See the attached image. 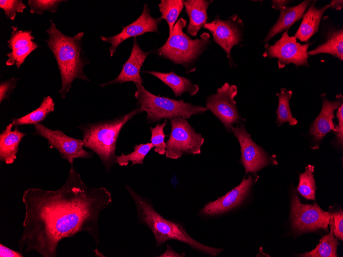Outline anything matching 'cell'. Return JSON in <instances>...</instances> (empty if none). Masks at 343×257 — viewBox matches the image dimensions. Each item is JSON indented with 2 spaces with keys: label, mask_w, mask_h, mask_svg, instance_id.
<instances>
[{
  "label": "cell",
  "mask_w": 343,
  "mask_h": 257,
  "mask_svg": "<svg viewBox=\"0 0 343 257\" xmlns=\"http://www.w3.org/2000/svg\"><path fill=\"white\" fill-rule=\"evenodd\" d=\"M25 213L17 243L21 252L34 251L43 257H55L60 242L79 232L100 243L99 220L112 202L106 188H90L73 166L65 184L56 190L29 188L22 196Z\"/></svg>",
  "instance_id": "6da1fadb"
},
{
  "label": "cell",
  "mask_w": 343,
  "mask_h": 257,
  "mask_svg": "<svg viewBox=\"0 0 343 257\" xmlns=\"http://www.w3.org/2000/svg\"><path fill=\"white\" fill-rule=\"evenodd\" d=\"M46 32L48 39L45 40L57 62L61 77V97L64 99L75 79L89 81L84 72V67L89 62L82 54L83 32L70 37L59 30L52 21Z\"/></svg>",
  "instance_id": "7a4b0ae2"
},
{
  "label": "cell",
  "mask_w": 343,
  "mask_h": 257,
  "mask_svg": "<svg viewBox=\"0 0 343 257\" xmlns=\"http://www.w3.org/2000/svg\"><path fill=\"white\" fill-rule=\"evenodd\" d=\"M125 188L135 205L139 223L145 225L150 229L157 246H161L168 240H175L212 256H216L223 250V249L209 247L197 242L187 233L181 224L166 219L160 214L147 198L127 185Z\"/></svg>",
  "instance_id": "3957f363"
},
{
  "label": "cell",
  "mask_w": 343,
  "mask_h": 257,
  "mask_svg": "<svg viewBox=\"0 0 343 257\" xmlns=\"http://www.w3.org/2000/svg\"><path fill=\"white\" fill-rule=\"evenodd\" d=\"M143 110L138 107L128 113L106 121L80 126L84 146L91 149L100 159L106 171L116 162V148L123 126Z\"/></svg>",
  "instance_id": "277c9868"
},
{
  "label": "cell",
  "mask_w": 343,
  "mask_h": 257,
  "mask_svg": "<svg viewBox=\"0 0 343 257\" xmlns=\"http://www.w3.org/2000/svg\"><path fill=\"white\" fill-rule=\"evenodd\" d=\"M186 22L182 17L178 19L166 42L156 50V53L175 64L183 66L187 74L196 70L195 63L208 49L211 40L209 34L206 32L202 33L199 38L191 39L183 31Z\"/></svg>",
  "instance_id": "5b68a950"
},
{
  "label": "cell",
  "mask_w": 343,
  "mask_h": 257,
  "mask_svg": "<svg viewBox=\"0 0 343 257\" xmlns=\"http://www.w3.org/2000/svg\"><path fill=\"white\" fill-rule=\"evenodd\" d=\"M137 90L135 97L139 107L146 112L147 122L149 124L162 119H170L180 116L188 119L195 114L204 113L206 107L186 103L183 100H176L155 95L147 90L140 84H135Z\"/></svg>",
  "instance_id": "8992f818"
},
{
  "label": "cell",
  "mask_w": 343,
  "mask_h": 257,
  "mask_svg": "<svg viewBox=\"0 0 343 257\" xmlns=\"http://www.w3.org/2000/svg\"><path fill=\"white\" fill-rule=\"evenodd\" d=\"M171 130L167 141L165 155L171 159H178L186 154H200L204 139L188 122L182 117L169 119Z\"/></svg>",
  "instance_id": "52a82bcc"
},
{
  "label": "cell",
  "mask_w": 343,
  "mask_h": 257,
  "mask_svg": "<svg viewBox=\"0 0 343 257\" xmlns=\"http://www.w3.org/2000/svg\"><path fill=\"white\" fill-rule=\"evenodd\" d=\"M288 30H285L274 44H265V51L262 56L277 58L279 69H282L291 64L297 68L309 67L308 50L312 42L301 44L294 36H289Z\"/></svg>",
  "instance_id": "ba28073f"
},
{
  "label": "cell",
  "mask_w": 343,
  "mask_h": 257,
  "mask_svg": "<svg viewBox=\"0 0 343 257\" xmlns=\"http://www.w3.org/2000/svg\"><path fill=\"white\" fill-rule=\"evenodd\" d=\"M203 28L212 33L214 42L226 53L230 67H236L237 65L233 60L231 52L234 46H241L243 42L244 25L240 17L236 14H232L225 19L216 16Z\"/></svg>",
  "instance_id": "9c48e42d"
},
{
  "label": "cell",
  "mask_w": 343,
  "mask_h": 257,
  "mask_svg": "<svg viewBox=\"0 0 343 257\" xmlns=\"http://www.w3.org/2000/svg\"><path fill=\"white\" fill-rule=\"evenodd\" d=\"M330 212L325 211L316 204H303L296 192L291 199V218L293 230L297 233L314 231L318 229L327 230Z\"/></svg>",
  "instance_id": "30bf717a"
},
{
  "label": "cell",
  "mask_w": 343,
  "mask_h": 257,
  "mask_svg": "<svg viewBox=\"0 0 343 257\" xmlns=\"http://www.w3.org/2000/svg\"><path fill=\"white\" fill-rule=\"evenodd\" d=\"M238 93L235 85L225 83L216 92L206 96V108L222 123L225 129L231 132L233 125L242 121L234 98Z\"/></svg>",
  "instance_id": "8fae6325"
},
{
  "label": "cell",
  "mask_w": 343,
  "mask_h": 257,
  "mask_svg": "<svg viewBox=\"0 0 343 257\" xmlns=\"http://www.w3.org/2000/svg\"><path fill=\"white\" fill-rule=\"evenodd\" d=\"M34 134L46 139L50 147L57 149L61 157L67 160L71 166H73V162L75 159H90L92 157V152L83 148L82 140L69 136L59 130L50 129L41 123L34 124Z\"/></svg>",
  "instance_id": "7c38bea8"
},
{
  "label": "cell",
  "mask_w": 343,
  "mask_h": 257,
  "mask_svg": "<svg viewBox=\"0 0 343 257\" xmlns=\"http://www.w3.org/2000/svg\"><path fill=\"white\" fill-rule=\"evenodd\" d=\"M231 131L239 143L245 174L256 173L271 163L268 154L252 140L243 124L233 126Z\"/></svg>",
  "instance_id": "4fadbf2b"
},
{
  "label": "cell",
  "mask_w": 343,
  "mask_h": 257,
  "mask_svg": "<svg viewBox=\"0 0 343 257\" xmlns=\"http://www.w3.org/2000/svg\"><path fill=\"white\" fill-rule=\"evenodd\" d=\"M162 21V18H155L150 14V10L146 4L143 6V10L141 15L131 24L122 28V31L110 37L101 36L102 41L111 44L109 53L112 56L118 47L123 42L131 37H136L147 32H157L158 26Z\"/></svg>",
  "instance_id": "5bb4252c"
},
{
  "label": "cell",
  "mask_w": 343,
  "mask_h": 257,
  "mask_svg": "<svg viewBox=\"0 0 343 257\" xmlns=\"http://www.w3.org/2000/svg\"><path fill=\"white\" fill-rule=\"evenodd\" d=\"M321 98L322 101L321 109L309 130V133L313 137L312 141L317 144L321 141L326 134L331 131H335L333 123L334 112L343 104V96L341 94H337L333 101H329L325 93L321 95Z\"/></svg>",
  "instance_id": "9a60e30c"
},
{
  "label": "cell",
  "mask_w": 343,
  "mask_h": 257,
  "mask_svg": "<svg viewBox=\"0 0 343 257\" xmlns=\"http://www.w3.org/2000/svg\"><path fill=\"white\" fill-rule=\"evenodd\" d=\"M252 175L244 177L240 184L216 200L209 202L201 210L204 215L225 213L240 205L248 194L253 183Z\"/></svg>",
  "instance_id": "2e32d148"
},
{
  "label": "cell",
  "mask_w": 343,
  "mask_h": 257,
  "mask_svg": "<svg viewBox=\"0 0 343 257\" xmlns=\"http://www.w3.org/2000/svg\"><path fill=\"white\" fill-rule=\"evenodd\" d=\"M151 51L145 52L140 47L136 37L134 38L133 46L128 59L123 65L121 71L114 80L107 83L100 85L103 87L113 84H121L127 82H133L135 84H142L143 78L140 72L146 57Z\"/></svg>",
  "instance_id": "e0dca14e"
},
{
  "label": "cell",
  "mask_w": 343,
  "mask_h": 257,
  "mask_svg": "<svg viewBox=\"0 0 343 257\" xmlns=\"http://www.w3.org/2000/svg\"><path fill=\"white\" fill-rule=\"evenodd\" d=\"M311 1L306 0L294 6H285L280 10L279 16L275 24L270 28L262 43L265 44L278 33L289 29L302 16Z\"/></svg>",
  "instance_id": "ac0fdd59"
},
{
  "label": "cell",
  "mask_w": 343,
  "mask_h": 257,
  "mask_svg": "<svg viewBox=\"0 0 343 257\" xmlns=\"http://www.w3.org/2000/svg\"><path fill=\"white\" fill-rule=\"evenodd\" d=\"M316 1H311L308 9L302 16V22L294 37L300 42L308 43L311 37L318 30L323 13L331 8L330 4L321 8L315 7Z\"/></svg>",
  "instance_id": "d6986e66"
},
{
  "label": "cell",
  "mask_w": 343,
  "mask_h": 257,
  "mask_svg": "<svg viewBox=\"0 0 343 257\" xmlns=\"http://www.w3.org/2000/svg\"><path fill=\"white\" fill-rule=\"evenodd\" d=\"M11 123L0 134V160L6 164H11L16 159V154L22 139L26 135L17 127L12 130Z\"/></svg>",
  "instance_id": "ffe728a7"
},
{
  "label": "cell",
  "mask_w": 343,
  "mask_h": 257,
  "mask_svg": "<svg viewBox=\"0 0 343 257\" xmlns=\"http://www.w3.org/2000/svg\"><path fill=\"white\" fill-rule=\"evenodd\" d=\"M213 1L186 0L184 1L185 12L189 18L187 33L197 36L200 29L207 23V8Z\"/></svg>",
  "instance_id": "44dd1931"
},
{
  "label": "cell",
  "mask_w": 343,
  "mask_h": 257,
  "mask_svg": "<svg viewBox=\"0 0 343 257\" xmlns=\"http://www.w3.org/2000/svg\"><path fill=\"white\" fill-rule=\"evenodd\" d=\"M159 78L172 90L175 97L181 96L184 93L193 96L197 94L199 90L198 85L185 77L177 75L174 71L164 73L155 71H144Z\"/></svg>",
  "instance_id": "7402d4cb"
},
{
  "label": "cell",
  "mask_w": 343,
  "mask_h": 257,
  "mask_svg": "<svg viewBox=\"0 0 343 257\" xmlns=\"http://www.w3.org/2000/svg\"><path fill=\"white\" fill-rule=\"evenodd\" d=\"M321 53L330 54L339 60H343V29L332 28L326 35L325 40L314 49L308 51L309 56Z\"/></svg>",
  "instance_id": "603a6c76"
},
{
  "label": "cell",
  "mask_w": 343,
  "mask_h": 257,
  "mask_svg": "<svg viewBox=\"0 0 343 257\" xmlns=\"http://www.w3.org/2000/svg\"><path fill=\"white\" fill-rule=\"evenodd\" d=\"M54 103L50 96L44 98L40 106L34 111L26 115L12 119L14 126L34 125L44 121L46 116L54 110Z\"/></svg>",
  "instance_id": "cb8c5ba5"
},
{
  "label": "cell",
  "mask_w": 343,
  "mask_h": 257,
  "mask_svg": "<svg viewBox=\"0 0 343 257\" xmlns=\"http://www.w3.org/2000/svg\"><path fill=\"white\" fill-rule=\"evenodd\" d=\"M293 92L291 90L284 88L280 89L279 92L276 94L278 98L277 109L276 111L277 119L276 123L278 126L288 122L291 126L298 123L297 120L293 116L289 101L292 97Z\"/></svg>",
  "instance_id": "d4e9b609"
},
{
  "label": "cell",
  "mask_w": 343,
  "mask_h": 257,
  "mask_svg": "<svg viewBox=\"0 0 343 257\" xmlns=\"http://www.w3.org/2000/svg\"><path fill=\"white\" fill-rule=\"evenodd\" d=\"M339 243L332 229L330 233L323 236L316 248L312 251L299 254L303 257H337V248Z\"/></svg>",
  "instance_id": "484cf974"
},
{
  "label": "cell",
  "mask_w": 343,
  "mask_h": 257,
  "mask_svg": "<svg viewBox=\"0 0 343 257\" xmlns=\"http://www.w3.org/2000/svg\"><path fill=\"white\" fill-rule=\"evenodd\" d=\"M183 0H162L159 4L161 17L168 26L169 35L172 32L175 23L184 7Z\"/></svg>",
  "instance_id": "4316f807"
},
{
  "label": "cell",
  "mask_w": 343,
  "mask_h": 257,
  "mask_svg": "<svg viewBox=\"0 0 343 257\" xmlns=\"http://www.w3.org/2000/svg\"><path fill=\"white\" fill-rule=\"evenodd\" d=\"M154 148L151 143L136 145L131 153L127 154L122 153L119 156L116 155V162L120 166H127L129 162H132L131 166L136 164L143 165L145 156Z\"/></svg>",
  "instance_id": "83f0119b"
},
{
  "label": "cell",
  "mask_w": 343,
  "mask_h": 257,
  "mask_svg": "<svg viewBox=\"0 0 343 257\" xmlns=\"http://www.w3.org/2000/svg\"><path fill=\"white\" fill-rule=\"evenodd\" d=\"M314 172V166L309 165L306 166L305 171L299 174L297 190L307 200H315L316 187Z\"/></svg>",
  "instance_id": "f1b7e54d"
},
{
  "label": "cell",
  "mask_w": 343,
  "mask_h": 257,
  "mask_svg": "<svg viewBox=\"0 0 343 257\" xmlns=\"http://www.w3.org/2000/svg\"><path fill=\"white\" fill-rule=\"evenodd\" d=\"M12 29L11 37L8 41V46L11 51L26 47L33 42L34 36L31 31L18 30L15 26L12 27Z\"/></svg>",
  "instance_id": "f546056e"
},
{
  "label": "cell",
  "mask_w": 343,
  "mask_h": 257,
  "mask_svg": "<svg viewBox=\"0 0 343 257\" xmlns=\"http://www.w3.org/2000/svg\"><path fill=\"white\" fill-rule=\"evenodd\" d=\"M167 123V119L162 124H158L155 127H150V143L154 146V151L160 155L165 154L166 144L165 138L167 135L164 134V129Z\"/></svg>",
  "instance_id": "4dcf8cb0"
},
{
  "label": "cell",
  "mask_w": 343,
  "mask_h": 257,
  "mask_svg": "<svg viewBox=\"0 0 343 257\" xmlns=\"http://www.w3.org/2000/svg\"><path fill=\"white\" fill-rule=\"evenodd\" d=\"M39 47L37 43L32 42L26 47L12 51L10 53L7 54L8 59L6 61V64L7 66L15 65L18 69L26 57Z\"/></svg>",
  "instance_id": "1f68e13d"
},
{
  "label": "cell",
  "mask_w": 343,
  "mask_h": 257,
  "mask_svg": "<svg viewBox=\"0 0 343 257\" xmlns=\"http://www.w3.org/2000/svg\"><path fill=\"white\" fill-rule=\"evenodd\" d=\"M64 1L59 0H29L28 2L30 8V12L32 13L42 14L44 11H49L55 12L59 4Z\"/></svg>",
  "instance_id": "d6a6232c"
},
{
  "label": "cell",
  "mask_w": 343,
  "mask_h": 257,
  "mask_svg": "<svg viewBox=\"0 0 343 257\" xmlns=\"http://www.w3.org/2000/svg\"><path fill=\"white\" fill-rule=\"evenodd\" d=\"M0 8L3 9L7 17L14 21L17 13L23 12L26 6L22 1L1 0Z\"/></svg>",
  "instance_id": "836d02e7"
},
{
  "label": "cell",
  "mask_w": 343,
  "mask_h": 257,
  "mask_svg": "<svg viewBox=\"0 0 343 257\" xmlns=\"http://www.w3.org/2000/svg\"><path fill=\"white\" fill-rule=\"evenodd\" d=\"M329 222L331 229L334 235L337 239L342 240L343 239V213L341 210L331 213Z\"/></svg>",
  "instance_id": "e575fe53"
},
{
  "label": "cell",
  "mask_w": 343,
  "mask_h": 257,
  "mask_svg": "<svg viewBox=\"0 0 343 257\" xmlns=\"http://www.w3.org/2000/svg\"><path fill=\"white\" fill-rule=\"evenodd\" d=\"M18 78L12 77L4 82H1L0 84V102L1 103L5 99H7L15 88L16 85Z\"/></svg>",
  "instance_id": "d590c367"
},
{
  "label": "cell",
  "mask_w": 343,
  "mask_h": 257,
  "mask_svg": "<svg viewBox=\"0 0 343 257\" xmlns=\"http://www.w3.org/2000/svg\"><path fill=\"white\" fill-rule=\"evenodd\" d=\"M336 117L338 125L335 126L336 143L342 146L343 141V104L337 108Z\"/></svg>",
  "instance_id": "8d00e7d4"
},
{
  "label": "cell",
  "mask_w": 343,
  "mask_h": 257,
  "mask_svg": "<svg viewBox=\"0 0 343 257\" xmlns=\"http://www.w3.org/2000/svg\"><path fill=\"white\" fill-rule=\"evenodd\" d=\"M1 257H23V255L20 252L14 251L9 247L0 244Z\"/></svg>",
  "instance_id": "74e56055"
},
{
  "label": "cell",
  "mask_w": 343,
  "mask_h": 257,
  "mask_svg": "<svg viewBox=\"0 0 343 257\" xmlns=\"http://www.w3.org/2000/svg\"><path fill=\"white\" fill-rule=\"evenodd\" d=\"M160 257H183L185 256V253H179L173 250L171 246L167 244V248L164 252L160 254Z\"/></svg>",
  "instance_id": "f35d334b"
},
{
  "label": "cell",
  "mask_w": 343,
  "mask_h": 257,
  "mask_svg": "<svg viewBox=\"0 0 343 257\" xmlns=\"http://www.w3.org/2000/svg\"><path fill=\"white\" fill-rule=\"evenodd\" d=\"M291 2L288 0H272V7L280 11L282 8L287 6Z\"/></svg>",
  "instance_id": "ab89813d"
},
{
  "label": "cell",
  "mask_w": 343,
  "mask_h": 257,
  "mask_svg": "<svg viewBox=\"0 0 343 257\" xmlns=\"http://www.w3.org/2000/svg\"><path fill=\"white\" fill-rule=\"evenodd\" d=\"M329 4L330 5L331 8H332V9L340 11L343 7V1L332 0L330 2Z\"/></svg>",
  "instance_id": "60d3db41"
}]
</instances>
